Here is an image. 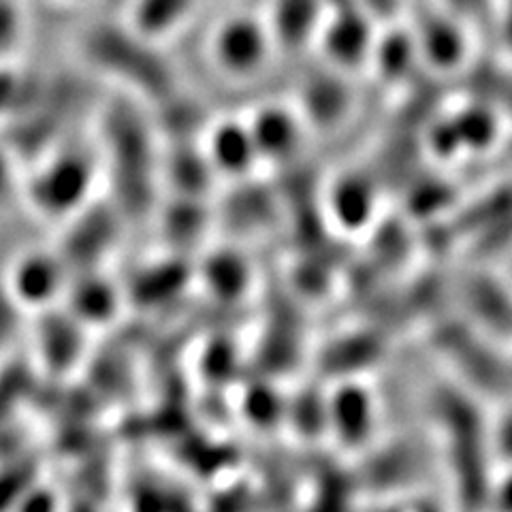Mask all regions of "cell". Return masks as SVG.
Here are the masks:
<instances>
[{
    "label": "cell",
    "mask_w": 512,
    "mask_h": 512,
    "mask_svg": "<svg viewBox=\"0 0 512 512\" xmlns=\"http://www.w3.org/2000/svg\"><path fill=\"white\" fill-rule=\"evenodd\" d=\"M216 58L220 67L233 75H246L261 67L265 58L263 35L246 22L224 28L216 43Z\"/></svg>",
    "instance_id": "1"
},
{
    "label": "cell",
    "mask_w": 512,
    "mask_h": 512,
    "mask_svg": "<svg viewBox=\"0 0 512 512\" xmlns=\"http://www.w3.org/2000/svg\"><path fill=\"white\" fill-rule=\"evenodd\" d=\"M256 156L259 158H286L299 146V122L282 109L263 111L248 126Z\"/></svg>",
    "instance_id": "2"
},
{
    "label": "cell",
    "mask_w": 512,
    "mask_h": 512,
    "mask_svg": "<svg viewBox=\"0 0 512 512\" xmlns=\"http://www.w3.org/2000/svg\"><path fill=\"white\" fill-rule=\"evenodd\" d=\"M212 163L227 175H244L256 163V150L248 126L222 122L210 139Z\"/></svg>",
    "instance_id": "3"
},
{
    "label": "cell",
    "mask_w": 512,
    "mask_h": 512,
    "mask_svg": "<svg viewBox=\"0 0 512 512\" xmlns=\"http://www.w3.org/2000/svg\"><path fill=\"white\" fill-rule=\"evenodd\" d=\"M331 210L335 220L348 229H361L374 214L372 186L359 178H342L333 188Z\"/></svg>",
    "instance_id": "4"
},
{
    "label": "cell",
    "mask_w": 512,
    "mask_h": 512,
    "mask_svg": "<svg viewBox=\"0 0 512 512\" xmlns=\"http://www.w3.org/2000/svg\"><path fill=\"white\" fill-rule=\"evenodd\" d=\"M478 101L487 103L500 118H512V73L489 71L476 79Z\"/></svg>",
    "instance_id": "5"
},
{
    "label": "cell",
    "mask_w": 512,
    "mask_h": 512,
    "mask_svg": "<svg viewBox=\"0 0 512 512\" xmlns=\"http://www.w3.org/2000/svg\"><path fill=\"white\" fill-rule=\"evenodd\" d=\"M342 393V391H340ZM335 416H338L340 429H344L346 434L355 436V434H363L370 425V402H367V395L359 389H346L342 395H338V406H335Z\"/></svg>",
    "instance_id": "6"
}]
</instances>
